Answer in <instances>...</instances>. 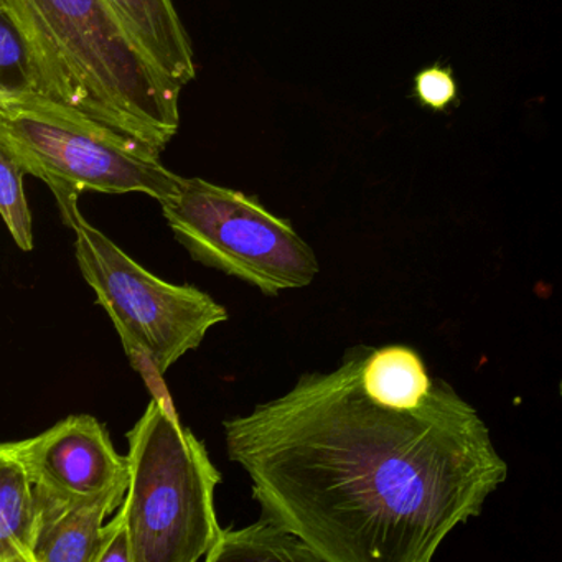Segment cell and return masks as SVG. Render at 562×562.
<instances>
[{
    "label": "cell",
    "instance_id": "cell-1",
    "mask_svg": "<svg viewBox=\"0 0 562 562\" xmlns=\"http://www.w3.org/2000/svg\"><path fill=\"white\" fill-rule=\"evenodd\" d=\"M368 350L226 419V453L248 473L262 518L318 562H429L482 513L508 465L472 404L439 378L413 409L371 400Z\"/></svg>",
    "mask_w": 562,
    "mask_h": 562
},
{
    "label": "cell",
    "instance_id": "cell-2",
    "mask_svg": "<svg viewBox=\"0 0 562 562\" xmlns=\"http://www.w3.org/2000/svg\"><path fill=\"white\" fill-rule=\"evenodd\" d=\"M27 42L42 94L162 153L182 88L136 47L103 0H0Z\"/></svg>",
    "mask_w": 562,
    "mask_h": 562
},
{
    "label": "cell",
    "instance_id": "cell-3",
    "mask_svg": "<svg viewBox=\"0 0 562 562\" xmlns=\"http://www.w3.org/2000/svg\"><path fill=\"white\" fill-rule=\"evenodd\" d=\"M130 486L123 508L133 562H196L218 541L215 492L222 482L205 443L154 394L127 432Z\"/></svg>",
    "mask_w": 562,
    "mask_h": 562
},
{
    "label": "cell",
    "instance_id": "cell-4",
    "mask_svg": "<svg viewBox=\"0 0 562 562\" xmlns=\"http://www.w3.org/2000/svg\"><path fill=\"white\" fill-rule=\"evenodd\" d=\"M0 149L54 195L146 193L162 203L183 182L160 150L42 93L0 97Z\"/></svg>",
    "mask_w": 562,
    "mask_h": 562
},
{
    "label": "cell",
    "instance_id": "cell-5",
    "mask_svg": "<svg viewBox=\"0 0 562 562\" xmlns=\"http://www.w3.org/2000/svg\"><path fill=\"white\" fill-rule=\"evenodd\" d=\"M78 196L58 193L55 199L61 220L75 232L81 276L113 321L133 367L159 381L215 325L228 321V311L195 285L170 284L137 265L83 218Z\"/></svg>",
    "mask_w": 562,
    "mask_h": 562
},
{
    "label": "cell",
    "instance_id": "cell-6",
    "mask_svg": "<svg viewBox=\"0 0 562 562\" xmlns=\"http://www.w3.org/2000/svg\"><path fill=\"white\" fill-rule=\"evenodd\" d=\"M160 206L193 261L241 279L262 294L307 288L321 272L314 249L256 196L183 177L179 193Z\"/></svg>",
    "mask_w": 562,
    "mask_h": 562
},
{
    "label": "cell",
    "instance_id": "cell-7",
    "mask_svg": "<svg viewBox=\"0 0 562 562\" xmlns=\"http://www.w3.org/2000/svg\"><path fill=\"white\" fill-rule=\"evenodd\" d=\"M0 452L24 465L35 490L60 499H87L130 486L127 457L90 414H71L38 436L4 442Z\"/></svg>",
    "mask_w": 562,
    "mask_h": 562
},
{
    "label": "cell",
    "instance_id": "cell-8",
    "mask_svg": "<svg viewBox=\"0 0 562 562\" xmlns=\"http://www.w3.org/2000/svg\"><path fill=\"white\" fill-rule=\"evenodd\" d=\"M127 486L87 499H60L35 490L38 503L35 562H97L106 516L123 506Z\"/></svg>",
    "mask_w": 562,
    "mask_h": 562
},
{
    "label": "cell",
    "instance_id": "cell-9",
    "mask_svg": "<svg viewBox=\"0 0 562 562\" xmlns=\"http://www.w3.org/2000/svg\"><path fill=\"white\" fill-rule=\"evenodd\" d=\"M144 57L177 87L195 80L192 41L173 0H103Z\"/></svg>",
    "mask_w": 562,
    "mask_h": 562
},
{
    "label": "cell",
    "instance_id": "cell-10",
    "mask_svg": "<svg viewBox=\"0 0 562 562\" xmlns=\"http://www.w3.org/2000/svg\"><path fill=\"white\" fill-rule=\"evenodd\" d=\"M361 381L371 400L396 409L420 406L436 383L420 355L406 345L370 348Z\"/></svg>",
    "mask_w": 562,
    "mask_h": 562
},
{
    "label": "cell",
    "instance_id": "cell-11",
    "mask_svg": "<svg viewBox=\"0 0 562 562\" xmlns=\"http://www.w3.org/2000/svg\"><path fill=\"white\" fill-rule=\"evenodd\" d=\"M38 522L37 495L27 470L0 452V562H35Z\"/></svg>",
    "mask_w": 562,
    "mask_h": 562
},
{
    "label": "cell",
    "instance_id": "cell-12",
    "mask_svg": "<svg viewBox=\"0 0 562 562\" xmlns=\"http://www.w3.org/2000/svg\"><path fill=\"white\" fill-rule=\"evenodd\" d=\"M205 561L318 562V559L301 538L261 516L258 522L245 528H223Z\"/></svg>",
    "mask_w": 562,
    "mask_h": 562
},
{
    "label": "cell",
    "instance_id": "cell-13",
    "mask_svg": "<svg viewBox=\"0 0 562 562\" xmlns=\"http://www.w3.org/2000/svg\"><path fill=\"white\" fill-rule=\"evenodd\" d=\"M42 93L41 78L21 29L0 11V97Z\"/></svg>",
    "mask_w": 562,
    "mask_h": 562
},
{
    "label": "cell",
    "instance_id": "cell-14",
    "mask_svg": "<svg viewBox=\"0 0 562 562\" xmlns=\"http://www.w3.org/2000/svg\"><path fill=\"white\" fill-rule=\"evenodd\" d=\"M25 170L0 149V213L22 251L34 249V223L24 192Z\"/></svg>",
    "mask_w": 562,
    "mask_h": 562
},
{
    "label": "cell",
    "instance_id": "cell-15",
    "mask_svg": "<svg viewBox=\"0 0 562 562\" xmlns=\"http://www.w3.org/2000/svg\"><path fill=\"white\" fill-rule=\"evenodd\" d=\"M459 88L453 78L452 68H442L439 65L424 68L414 78V97L420 106L429 110L446 111L447 106L457 100Z\"/></svg>",
    "mask_w": 562,
    "mask_h": 562
},
{
    "label": "cell",
    "instance_id": "cell-16",
    "mask_svg": "<svg viewBox=\"0 0 562 562\" xmlns=\"http://www.w3.org/2000/svg\"><path fill=\"white\" fill-rule=\"evenodd\" d=\"M113 561L133 562L130 528H127L123 508L117 509V515L103 526V539H101L100 554L97 559V562Z\"/></svg>",
    "mask_w": 562,
    "mask_h": 562
},
{
    "label": "cell",
    "instance_id": "cell-17",
    "mask_svg": "<svg viewBox=\"0 0 562 562\" xmlns=\"http://www.w3.org/2000/svg\"><path fill=\"white\" fill-rule=\"evenodd\" d=\"M559 394H561V400H562V380H561V383H559Z\"/></svg>",
    "mask_w": 562,
    "mask_h": 562
}]
</instances>
